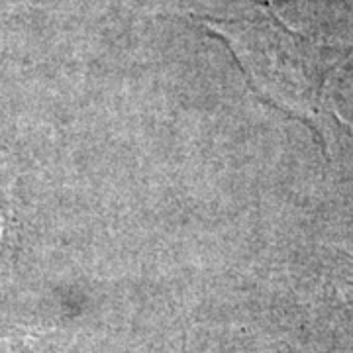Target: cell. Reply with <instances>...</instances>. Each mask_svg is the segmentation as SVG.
Here are the masks:
<instances>
[{"instance_id": "6da1fadb", "label": "cell", "mask_w": 353, "mask_h": 353, "mask_svg": "<svg viewBox=\"0 0 353 353\" xmlns=\"http://www.w3.org/2000/svg\"><path fill=\"white\" fill-rule=\"evenodd\" d=\"M241 20H202L210 34L226 41L248 85L267 104L306 122L328 152L330 126L353 130L332 99L334 75L347 55L283 22L281 0H252Z\"/></svg>"}]
</instances>
